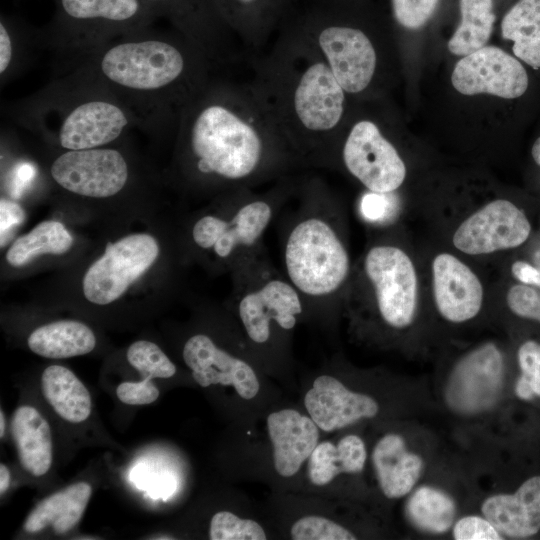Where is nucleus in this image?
<instances>
[{
    "mask_svg": "<svg viewBox=\"0 0 540 540\" xmlns=\"http://www.w3.org/2000/svg\"><path fill=\"white\" fill-rule=\"evenodd\" d=\"M231 303L248 340L269 345L277 332H289L304 313L305 303L283 271L269 258L267 248L231 272Z\"/></svg>",
    "mask_w": 540,
    "mask_h": 540,
    "instance_id": "obj_9",
    "label": "nucleus"
},
{
    "mask_svg": "<svg viewBox=\"0 0 540 540\" xmlns=\"http://www.w3.org/2000/svg\"><path fill=\"white\" fill-rule=\"evenodd\" d=\"M304 404L311 419L325 432L372 418L379 410L375 399L347 389L338 379L326 374L314 380Z\"/></svg>",
    "mask_w": 540,
    "mask_h": 540,
    "instance_id": "obj_20",
    "label": "nucleus"
},
{
    "mask_svg": "<svg viewBox=\"0 0 540 540\" xmlns=\"http://www.w3.org/2000/svg\"><path fill=\"white\" fill-rule=\"evenodd\" d=\"M176 132L179 173L198 188H259L304 168L253 80L214 77Z\"/></svg>",
    "mask_w": 540,
    "mask_h": 540,
    "instance_id": "obj_1",
    "label": "nucleus"
},
{
    "mask_svg": "<svg viewBox=\"0 0 540 540\" xmlns=\"http://www.w3.org/2000/svg\"><path fill=\"white\" fill-rule=\"evenodd\" d=\"M300 179L289 175L264 190L239 188L221 193L214 209L191 225L194 248L232 272L266 249L264 235L294 197Z\"/></svg>",
    "mask_w": 540,
    "mask_h": 540,
    "instance_id": "obj_6",
    "label": "nucleus"
},
{
    "mask_svg": "<svg viewBox=\"0 0 540 540\" xmlns=\"http://www.w3.org/2000/svg\"><path fill=\"white\" fill-rule=\"evenodd\" d=\"M91 494L89 483L77 482L46 497L28 515L24 530L36 533L52 526L57 534L68 532L81 519Z\"/></svg>",
    "mask_w": 540,
    "mask_h": 540,
    "instance_id": "obj_25",
    "label": "nucleus"
},
{
    "mask_svg": "<svg viewBox=\"0 0 540 540\" xmlns=\"http://www.w3.org/2000/svg\"><path fill=\"white\" fill-rule=\"evenodd\" d=\"M461 22L448 41V49L458 56L469 55L486 46L496 20L492 0H460Z\"/></svg>",
    "mask_w": 540,
    "mask_h": 540,
    "instance_id": "obj_31",
    "label": "nucleus"
},
{
    "mask_svg": "<svg viewBox=\"0 0 540 540\" xmlns=\"http://www.w3.org/2000/svg\"><path fill=\"white\" fill-rule=\"evenodd\" d=\"M11 117L62 151L108 146L138 126L132 112L111 91L74 72L56 76L17 102Z\"/></svg>",
    "mask_w": 540,
    "mask_h": 540,
    "instance_id": "obj_5",
    "label": "nucleus"
},
{
    "mask_svg": "<svg viewBox=\"0 0 540 540\" xmlns=\"http://www.w3.org/2000/svg\"><path fill=\"white\" fill-rule=\"evenodd\" d=\"M503 38L514 42V55L540 68V0H519L503 17Z\"/></svg>",
    "mask_w": 540,
    "mask_h": 540,
    "instance_id": "obj_29",
    "label": "nucleus"
},
{
    "mask_svg": "<svg viewBox=\"0 0 540 540\" xmlns=\"http://www.w3.org/2000/svg\"><path fill=\"white\" fill-rule=\"evenodd\" d=\"M481 510L495 528L512 538H526L540 530V476L526 480L514 494L488 497Z\"/></svg>",
    "mask_w": 540,
    "mask_h": 540,
    "instance_id": "obj_22",
    "label": "nucleus"
},
{
    "mask_svg": "<svg viewBox=\"0 0 540 540\" xmlns=\"http://www.w3.org/2000/svg\"><path fill=\"white\" fill-rule=\"evenodd\" d=\"M131 366L137 369L143 379L170 378L176 373V366L155 343L139 340L132 343L126 353Z\"/></svg>",
    "mask_w": 540,
    "mask_h": 540,
    "instance_id": "obj_33",
    "label": "nucleus"
},
{
    "mask_svg": "<svg viewBox=\"0 0 540 540\" xmlns=\"http://www.w3.org/2000/svg\"><path fill=\"white\" fill-rule=\"evenodd\" d=\"M253 82L304 168H329L348 95L320 52L283 23L251 59Z\"/></svg>",
    "mask_w": 540,
    "mask_h": 540,
    "instance_id": "obj_3",
    "label": "nucleus"
},
{
    "mask_svg": "<svg viewBox=\"0 0 540 540\" xmlns=\"http://www.w3.org/2000/svg\"><path fill=\"white\" fill-rule=\"evenodd\" d=\"M456 540H500L502 536L488 520L478 516H466L458 520L453 528Z\"/></svg>",
    "mask_w": 540,
    "mask_h": 540,
    "instance_id": "obj_40",
    "label": "nucleus"
},
{
    "mask_svg": "<svg viewBox=\"0 0 540 540\" xmlns=\"http://www.w3.org/2000/svg\"><path fill=\"white\" fill-rule=\"evenodd\" d=\"M27 344L39 356L64 359L90 353L96 346V337L82 322L60 320L36 328Z\"/></svg>",
    "mask_w": 540,
    "mask_h": 540,
    "instance_id": "obj_26",
    "label": "nucleus"
},
{
    "mask_svg": "<svg viewBox=\"0 0 540 540\" xmlns=\"http://www.w3.org/2000/svg\"><path fill=\"white\" fill-rule=\"evenodd\" d=\"M37 177V165L29 161H20L11 167L6 186L11 197L19 198Z\"/></svg>",
    "mask_w": 540,
    "mask_h": 540,
    "instance_id": "obj_43",
    "label": "nucleus"
},
{
    "mask_svg": "<svg viewBox=\"0 0 540 540\" xmlns=\"http://www.w3.org/2000/svg\"><path fill=\"white\" fill-rule=\"evenodd\" d=\"M503 376V357L493 343L466 354L454 367L446 390L450 407L462 413H476L496 400Z\"/></svg>",
    "mask_w": 540,
    "mask_h": 540,
    "instance_id": "obj_16",
    "label": "nucleus"
},
{
    "mask_svg": "<svg viewBox=\"0 0 540 540\" xmlns=\"http://www.w3.org/2000/svg\"><path fill=\"white\" fill-rule=\"evenodd\" d=\"M439 0H392L396 21L407 29L423 26L433 15Z\"/></svg>",
    "mask_w": 540,
    "mask_h": 540,
    "instance_id": "obj_38",
    "label": "nucleus"
},
{
    "mask_svg": "<svg viewBox=\"0 0 540 540\" xmlns=\"http://www.w3.org/2000/svg\"><path fill=\"white\" fill-rule=\"evenodd\" d=\"M336 166H342L366 191L376 194H394L407 174L397 148L367 119L355 122L339 137L329 168Z\"/></svg>",
    "mask_w": 540,
    "mask_h": 540,
    "instance_id": "obj_10",
    "label": "nucleus"
},
{
    "mask_svg": "<svg viewBox=\"0 0 540 540\" xmlns=\"http://www.w3.org/2000/svg\"><path fill=\"white\" fill-rule=\"evenodd\" d=\"M366 457L365 444L357 435H346L337 444L321 442L309 457L308 477L316 486L327 485L340 474L361 472Z\"/></svg>",
    "mask_w": 540,
    "mask_h": 540,
    "instance_id": "obj_27",
    "label": "nucleus"
},
{
    "mask_svg": "<svg viewBox=\"0 0 540 540\" xmlns=\"http://www.w3.org/2000/svg\"><path fill=\"white\" fill-rule=\"evenodd\" d=\"M521 375L515 386L516 395L522 400L540 397V343L528 340L518 350Z\"/></svg>",
    "mask_w": 540,
    "mask_h": 540,
    "instance_id": "obj_35",
    "label": "nucleus"
},
{
    "mask_svg": "<svg viewBox=\"0 0 540 540\" xmlns=\"http://www.w3.org/2000/svg\"><path fill=\"white\" fill-rule=\"evenodd\" d=\"M142 1L191 41L215 68L229 67L246 58L247 51L213 0Z\"/></svg>",
    "mask_w": 540,
    "mask_h": 540,
    "instance_id": "obj_11",
    "label": "nucleus"
},
{
    "mask_svg": "<svg viewBox=\"0 0 540 540\" xmlns=\"http://www.w3.org/2000/svg\"><path fill=\"white\" fill-rule=\"evenodd\" d=\"M209 536L212 540H265L261 525L251 519H243L228 511H219L210 521Z\"/></svg>",
    "mask_w": 540,
    "mask_h": 540,
    "instance_id": "obj_34",
    "label": "nucleus"
},
{
    "mask_svg": "<svg viewBox=\"0 0 540 540\" xmlns=\"http://www.w3.org/2000/svg\"><path fill=\"white\" fill-rule=\"evenodd\" d=\"M11 480L10 471L6 465H0V494L3 495L9 488Z\"/></svg>",
    "mask_w": 540,
    "mask_h": 540,
    "instance_id": "obj_46",
    "label": "nucleus"
},
{
    "mask_svg": "<svg viewBox=\"0 0 540 540\" xmlns=\"http://www.w3.org/2000/svg\"><path fill=\"white\" fill-rule=\"evenodd\" d=\"M294 540H354L355 535L338 523L321 516H305L291 528Z\"/></svg>",
    "mask_w": 540,
    "mask_h": 540,
    "instance_id": "obj_36",
    "label": "nucleus"
},
{
    "mask_svg": "<svg viewBox=\"0 0 540 540\" xmlns=\"http://www.w3.org/2000/svg\"><path fill=\"white\" fill-rule=\"evenodd\" d=\"M116 394L119 400L128 405H146L159 397V389L152 380L123 382L118 385Z\"/></svg>",
    "mask_w": 540,
    "mask_h": 540,
    "instance_id": "obj_41",
    "label": "nucleus"
},
{
    "mask_svg": "<svg viewBox=\"0 0 540 540\" xmlns=\"http://www.w3.org/2000/svg\"><path fill=\"white\" fill-rule=\"evenodd\" d=\"M511 273L522 284L540 287V268L525 261H515Z\"/></svg>",
    "mask_w": 540,
    "mask_h": 540,
    "instance_id": "obj_45",
    "label": "nucleus"
},
{
    "mask_svg": "<svg viewBox=\"0 0 540 540\" xmlns=\"http://www.w3.org/2000/svg\"><path fill=\"white\" fill-rule=\"evenodd\" d=\"M21 27L12 19L1 14L0 20V76L3 79L12 75L19 64V43Z\"/></svg>",
    "mask_w": 540,
    "mask_h": 540,
    "instance_id": "obj_37",
    "label": "nucleus"
},
{
    "mask_svg": "<svg viewBox=\"0 0 540 540\" xmlns=\"http://www.w3.org/2000/svg\"><path fill=\"white\" fill-rule=\"evenodd\" d=\"M432 288L436 308L449 322L471 320L482 308L484 290L479 277L451 253L441 252L434 257Z\"/></svg>",
    "mask_w": 540,
    "mask_h": 540,
    "instance_id": "obj_18",
    "label": "nucleus"
},
{
    "mask_svg": "<svg viewBox=\"0 0 540 540\" xmlns=\"http://www.w3.org/2000/svg\"><path fill=\"white\" fill-rule=\"evenodd\" d=\"M73 245V237L59 221L47 220L30 232L17 238L6 252V261L13 267H22L44 254L62 255Z\"/></svg>",
    "mask_w": 540,
    "mask_h": 540,
    "instance_id": "obj_30",
    "label": "nucleus"
},
{
    "mask_svg": "<svg viewBox=\"0 0 540 540\" xmlns=\"http://www.w3.org/2000/svg\"><path fill=\"white\" fill-rule=\"evenodd\" d=\"M531 153L534 161L540 166V137L534 142Z\"/></svg>",
    "mask_w": 540,
    "mask_h": 540,
    "instance_id": "obj_47",
    "label": "nucleus"
},
{
    "mask_svg": "<svg viewBox=\"0 0 540 540\" xmlns=\"http://www.w3.org/2000/svg\"><path fill=\"white\" fill-rule=\"evenodd\" d=\"M342 303L352 315L374 314L392 329L413 322L418 276L411 256L392 235L373 237L353 263Z\"/></svg>",
    "mask_w": 540,
    "mask_h": 540,
    "instance_id": "obj_7",
    "label": "nucleus"
},
{
    "mask_svg": "<svg viewBox=\"0 0 540 540\" xmlns=\"http://www.w3.org/2000/svg\"><path fill=\"white\" fill-rule=\"evenodd\" d=\"M372 461L378 483L388 498H400L408 494L419 479L422 459L410 452L404 439L398 434H387L375 445Z\"/></svg>",
    "mask_w": 540,
    "mask_h": 540,
    "instance_id": "obj_23",
    "label": "nucleus"
},
{
    "mask_svg": "<svg viewBox=\"0 0 540 540\" xmlns=\"http://www.w3.org/2000/svg\"><path fill=\"white\" fill-rule=\"evenodd\" d=\"M451 81L464 95L491 94L505 99L518 98L528 88L522 64L495 46L463 56L453 69Z\"/></svg>",
    "mask_w": 540,
    "mask_h": 540,
    "instance_id": "obj_15",
    "label": "nucleus"
},
{
    "mask_svg": "<svg viewBox=\"0 0 540 540\" xmlns=\"http://www.w3.org/2000/svg\"><path fill=\"white\" fill-rule=\"evenodd\" d=\"M394 194H376L366 191L359 204L364 219L372 224H384L390 217Z\"/></svg>",
    "mask_w": 540,
    "mask_h": 540,
    "instance_id": "obj_42",
    "label": "nucleus"
},
{
    "mask_svg": "<svg viewBox=\"0 0 540 540\" xmlns=\"http://www.w3.org/2000/svg\"><path fill=\"white\" fill-rule=\"evenodd\" d=\"M214 68L180 32L152 26L104 44L57 74L74 72L104 86L140 128L177 129L184 109L214 78Z\"/></svg>",
    "mask_w": 540,
    "mask_h": 540,
    "instance_id": "obj_2",
    "label": "nucleus"
},
{
    "mask_svg": "<svg viewBox=\"0 0 540 540\" xmlns=\"http://www.w3.org/2000/svg\"><path fill=\"white\" fill-rule=\"evenodd\" d=\"M26 217L24 209L16 202L1 198L0 200V232L1 246L6 242L7 235L13 227L21 224Z\"/></svg>",
    "mask_w": 540,
    "mask_h": 540,
    "instance_id": "obj_44",
    "label": "nucleus"
},
{
    "mask_svg": "<svg viewBox=\"0 0 540 540\" xmlns=\"http://www.w3.org/2000/svg\"><path fill=\"white\" fill-rule=\"evenodd\" d=\"M159 253L157 240L147 233L130 234L107 244L83 277L84 297L96 305L118 300L151 268Z\"/></svg>",
    "mask_w": 540,
    "mask_h": 540,
    "instance_id": "obj_12",
    "label": "nucleus"
},
{
    "mask_svg": "<svg viewBox=\"0 0 540 540\" xmlns=\"http://www.w3.org/2000/svg\"><path fill=\"white\" fill-rule=\"evenodd\" d=\"M531 233L526 214L506 199L492 200L467 216L452 235L454 248L479 256L514 249Z\"/></svg>",
    "mask_w": 540,
    "mask_h": 540,
    "instance_id": "obj_14",
    "label": "nucleus"
},
{
    "mask_svg": "<svg viewBox=\"0 0 540 540\" xmlns=\"http://www.w3.org/2000/svg\"><path fill=\"white\" fill-rule=\"evenodd\" d=\"M250 59L275 39L294 0H213Z\"/></svg>",
    "mask_w": 540,
    "mask_h": 540,
    "instance_id": "obj_19",
    "label": "nucleus"
},
{
    "mask_svg": "<svg viewBox=\"0 0 540 540\" xmlns=\"http://www.w3.org/2000/svg\"><path fill=\"white\" fill-rule=\"evenodd\" d=\"M10 428L23 468L35 477L46 474L53 460L52 435L47 420L36 408L23 405L13 413Z\"/></svg>",
    "mask_w": 540,
    "mask_h": 540,
    "instance_id": "obj_24",
    "label": "nucleus"
},
{
    "mask_svg": "<svg viewBox=\"0 0 540 540\" xmlns=\"http://www.w3.org/2000/svg\"><path fill=\"white\" fill-rule=\"evenodd\" d=\"M182 357L194 380L202 387L232 386L246 400L259 392V380L252 366L219 347L207 334L189 337L183 346Z\"/></svg>",
    "mask_w": 540,
    "mask_h": 540,
    "instance_id": "obj_17",
    "label": "nucleus"
},
{
    "mask_svg": "<svg viewBox=\"0 0 540 540\" xmlns=\"http://www.w3.org/2000/svg\"><path fill=\"white\" fill-rule=\"evenodd\" d=\"M318 429L311 417L294 409H282L267 416L274 468L280 476L295 475L309 459L318 444Z\"/></svg>",
    "mask_w": 540,
    "mask_h": 540,
    "instance_id": "obj_21",
    "label": "nucleus"
},
{
    "mask_svg": "<svg viewBox=\"0 0 540 540\" xmlns=\"http://www.w3.org/2000/svg\"><path fill=\"white\" fill-rule=\"evenodd\" d=\"M41 390L47 402L62 419L81 423L90 416V393L70 369L61 365L47 367L41 376Z\"/></svg>",
    "mask_w": 540,
    "mask_h": 540,
    "instance_id": "obj_28",
    "label": "nucleus"
},
{
    "mask_svg": "<svg viewBox=\"0 0 540 540\" xmlns=\"http://www.w3.org/2000/svg\"><path fill=\"white\" fill-rule=\"evenodd\" d=\"M294 202L281 226L283 272L305 307L342 303L353 263L341 204L315 176L301 177Z\"/></svg>",
    "mask_w": 540,
    "mask_h": 540,
    "instance_id": "obj_4",
    "label": "nucleus"
},
{
    "mask_svg": "<svg viewBox=\"0 0 540 540\" xmlns=\"http://www.w3.org/2000/svg\"><path fill=\"white\" fill-rule=\"evenodd\" d=\"M506 303L517 316L540 321V290L533 286L522 283L511 286Z\"/></svg>",
    "mask_w": 540,
    "mask_h": 540,
    "instance_id": "obj_39",
    "label": "nucleus"
},
{
    "mask_svg": "<svg viewBox=\"0 0 540 540\" xmlns=\"http://www.w3.org/2000/svg\"><path fill=\"white\" fill-rule=\"evenodd\" d=\"M455 511V504L447 494L428 486L417 489L407 503V514L413 524L432 533L447 531Z\"/></svg>",
    "mask_w": 540,
    "mask_h": 540,
    "instance_id": "obj_32",
    "label": "nucleus"
},
{
    "mask_svg": "<svg viewBox=\"0 0 540 540\" xmlns=\"http://www.w3.org/2000/svg\"><path fill=\"white\" fill-rule=\"evenodd\" d=\"M5 427H6L5 417H4L3 411L1 410L0 411V437L1 438L5 434Z\"/></svg>",
    "mask_w": 540,
    "mask_h": 540,
    "instance_id": "obj_48",
    "label": "nucleus"
},
{
    "mask_svg": "<svg viewBox=\"0 0 540 540\" xmlns=\"http://www.w3.org/2000/svg\"><path fill=\"white\" fill-rule=\"evenodd\" d=\"M52 20L36 40L56 57V72L121 36L152 27L160 18L142 0H54Z\"/></svg>",
    "mask_w": 540,
    "mask_h": 540,
    "instance_id": "obj_8",
    "label": "nucleus"
},
{
    "mask_svg": "<svg viewBox=\"0 0 540 540\" xmlns=\"http://www.w3.org/2000/svg\"><path fill=\"white\" fill-rule=\"evenodd\" d=\"M49 174L60 188L71 194L105 199L125 189L131 167L123 152L108 145L62 151L52 160Z\"/></svg>",
    "mask_w": 540,
    "mask_h": 540,
    "instance_id": "obj_13",
    "label": "nucleus"
}]
</instances>
